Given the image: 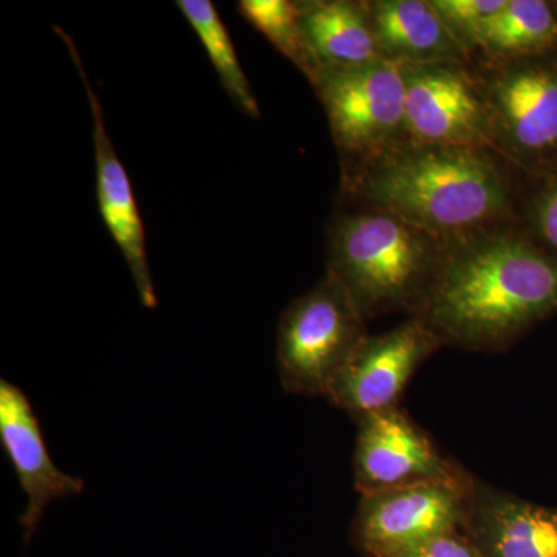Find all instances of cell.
I'll return each mask as SVG.
<instances>
[{
    "label": "cell",
    "instance_id": "1",
    "mask_svg": "<svg viewBox=\"0 0 557 557\" xmlns=\"http://www.w3.org/2000/svg\"><path fill=\"white\" fill-rule=\"evenodd\" d=\"M557 313V252L518 220L445 240L416 314L442 344L502 350Z\"/></svg>",
    "mask_w": 557,
    "mask_h": 557
},
{
    "label": "cell",
    "instance_id": "2",
    "mask_svg": "<svg viewBox=\"0 0 557 557\" xmlns=\"http://www.w3.org/2000/svg\"><path fill=\"white\" fill-rule=\"evenodd\" d=\"M496 153L403 143L343 171L348 203L392 212L442 239L518 220L523 182Z\"/></svg>",
    "mask_w": 557,
    "mask_h": 557
},
{
    "label": "cell",
    "instance_id": "3",
    "mask_svg": "<svg viewBox=\"0 0 557 557\" xmlns=\"http://www.w3.org/2000/svg\"><path fill=\"white\" fill-rule=\"evenodd\" d=\"M327 231V271L366 319L416 317L445 251V240L383 209L348 203Z\"/></svg>",
    "mask_w": 557,
    "mask_h": 557
},
{
    "label": "cell",
    "instance_id": "4",
    "mask_svg": "<svg viewBox=\"0 0 557 557\" xmlns=\"http://www.w3.org/2000/svg\"><path fill=\"white\" fill-rule=\"evenodd\" d=\"M474 69L490 113L493 153L522 180L557 170V50Z\"/></svg>",
    "mask_w": 557,
    "mask_h": 557
},
{
    "label": "cell",
    "instance_id": "5",
    "mask_svg": "<svg viewBox=\"0 0 557 557\" xmlns=\"http://www.w3.org/2000/svg\"><path fill=\"white\" fill-rule=\"evenodd\" d=\"M366 319L343 284L324 277L282 313L277 330V370L289 394L324 395L368 338Z\"/></svg>",
    "mask_w": 557,
    "mask_h": 557
},
{
    "label": "cell",
    "instance_id": "6",
    "mask_svg": "<svg viewBox=\"0 0 557 557\" xmlns=\"http://www.w3.org/2000/svg\"><path fill=\"white\" fill-rule=\"evenodd\" d=\"M311 86L327 115L343 171L406 143V84L399 62L324 73Z\"/></svg>",
    "mask_w": 557,
    "mask_h": 557
},
{
    "label": "cell",
    "instance_id": "7",
    "mask_svg": "<svg viewBox=\"0 0 557 557\" xmlns=\"http://www.w3.org/2000/svg\"><path fill=\"white\" fill-rule=\"evenodd\" d=\"M403 76L406 143L491 150L490 113L474 65L403 64Z\"/></svg>",
    "mask_w": 557,
    "mask_h": 557
},
{
    "label": "cell",
    "instance_id": "8",
    "mask_svg": "<svg viewBox=\"0 0 557 557\" xmlns=\"http://www.w3.org/2000/svg\"><path fill=\"white\" fill-rule=\"evenodd\" d=\"M472 485L418 482L361 494L355 541L370 557H395L463 528Z\"/></svg>",
    "mask_w": 557,
    "mask_h": 557
},
{
    "label": "cell",
    "instance_id": "9",
    "mask_svg": "<svg viewBox=\"0 0 557 557\" xmlns=\"http://www.w3.org/2000/svg\"><path fill=\"white\" fill-rule=\"evenodd\" d=\"M442 346L417 318L369 335L330 384L327 398L355 418L397 406L413 373Z\"/></svg>",
    "mask_w": 557,
    "mask_h": 557
},
{
    "label": "cell",
    "instance_id": "10",
    "mask_svg": "<svg viewBox=\"0 0 557 557\" xmlns=\"http://www.w3.org/2000/svg\"><path fill=\"white\" fill-rule=\"evenodd\" d=\"M357 421L354 474L359 493L418 482H469L398 406Z\"/></svg>",
    "mask_w": 557,
    "mask_h": 557
},
{
    "label": "cell",
    "instance_id": "11",
    "mask_svg": "<svg viewBox=\"0 0 557 557\" xmlns=\"http://www.w3.org/2000/svg\"><path fill=\"white\" fill-rule=\"evenodd\" d=\"M54 32L61 36L72 54V60L75 62L76 70L83 79L84 89L87 91V98H89L91 121H94L98 205H100L102 222L108 226L116 247L120 248L121 255L129 267L139 302L146 309H156L159 306V299H157L152 276H150L145 225L139 215L129 175L113 149L112 139H110L108 127H106L100 98L91 87L75 40L61 27H54Z\"/></svg>",
    "mask_w": 557,
    "mask_h": 557
},
{
    "label": "cell",
    "instance_id": "12",
    "mask_svg": "<svg viewBox=\"0 0 557 557\" xmlns=\"http://www.w3.org/2000/svg\"><path fill=\"white\" fill-rule=\"evenodd\" d=\"M0 442L27 496L20 523L28 542L51 502L78 496L84 482L65 474L51 461L27 395L5 380L0 381Z\"/></svg>",
    "mask_w": 557,
    "mask_h": 557
},
{
    "label": "cell",
    "instance_id": "13",
    "mask_svg": "<svg viewBox=\"0 0 557 557\" xmlns=\"http://www.w3.org/2000/svg\"><path fill=\"white\" fill-rule=\"evenodd\" d=\"M463 530L483 557H557V507L474 483Z\"/></svg>",
    "mask_w": 557,
    "mask_h": 557
},
{
    "label": "cell",
    "instance_id": "14",
    "mask_svg": "<svg viewBox=\"0 0 557 557\" xmlns=\"http://www.w3.org/2000/svg\"><path fill=\"white\" fill-rule=\"evenodd\" d=\"M298 10L310 84L324 73L384 60L364 0H298Z\"/></svg>",
    "mask_w": 557,
    "mask_h": 557
},
{
    "label": "cell",
    "instance_id": "15",
    "mask_svg": "<svg viewBox=\"0 0 557 557\" xmlns=\"http://www.w3.org/2000/svg\"><path fill=\"white\" fill-rule=\"evenodd\" d=\"M364 7L384 60L399 64H471L431 0H364Z\"/></svg>",
    "mask_w": 557,
    "mask_h": 557
},
{
    "label": "cell",
    "instance_id": "16",
    "mask_svg": "<svg viewBox=\"0 0 557 557\" xmlns=\"http://www.w3.org/2000/svg\"><path fill=\"white\" fill-rule=\"evenodd\" d=\"M557 50L556 0H507L487 25L478 60L502 62Z\"/></svg>",
    "mask_w": 557,
    "mask_h": 557
},
{
    "label": "cell",
    "instance_id": "17",
    "mask_svg": "<svg viewBox=\"0 0 557 557\" xmlns=\"http://www.w3.org/2000/svg\"><path fill=\"white\" fill-rule=\"evenodd\" d=\"M177 7L190 28L199 36L201 46L207 50L209 61L218 73L220 84L231 100L251 119H259L258 98L242 69L233 40L214 3L209 0H180Z\"/></svg>",
    "mask_w": 557,
    "mask_h": 557
},
{
    "label": "cell",
    "instance_id": "18",
    "mask_svg": "<svg viewBox=\"0 0 557 557\" xmlns=\"http://www.w3.org/2000/svg\"><path fill=\"white\" fill-rule=\"evenodd\" d=\"M237 10L245 21L289 62L309 76V60L299 25L298 2L292 0H240Z\"/></svg>",
    "mask_w": 557,
    "mask_h": 557
},
{
    "label": "cell",
    "instance_id": "19",
    "mask_svg": "<svg viewBox=\"0 0 557 557\" xmlns=\"http://www.w3.org/2000/svg\"><path fill=\"white\" fill-rule=\"evenodd\" d=\"M469 60L478 58L487 25L507 5V0H431Z\"/></svg>",
    "mask_w": 557,
    "mask_h": 557
},
{
    "label": "cell",
    "instance_id": "20",
    "mask_svg": "<svg viewBox=\"0 0 557 557\" xmlns=\"http://www.w3.org/2000/svg\"><path fill=\"white\" fill-rule=\"evenodd\" d=\"M518 222L539 244L557 252V170L523 180Z\"/></svg>",
    "mask_w": 557,
    "mask_h": 557
},
{
    "label": "cell",
    "instance_id": "21",
    "mask_svg": "<svg viewBox=\"0 0 557 557\" xmlns=\"http://www.w3.org/2000/svg\"><path fill=\"white\" fill-rule=\"evenodd\" d=\"M461 530L463 528L429 539L395 557H483L467 531Z\"/></svg>",
    "mask_w": 557,
    "mask_h": 557
},
{
    "label": "cell",
    "instance_id": "22",
    "mask_svg": "<svg viewBox=\"0 0 557 557\" xmlns=\"http://www.w3.org/2000/svg\"><path fill=\"white\" fill-rule=\"evenodd\" d=\"M556 2H557V0H556Z\"/></svg>",
    "mask_w": 557,
    "mask_h": 557
}]
</instances>
